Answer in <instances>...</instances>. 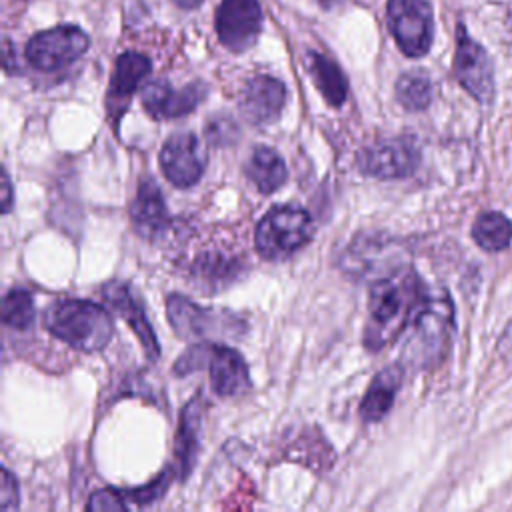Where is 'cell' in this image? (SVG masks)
I'll return each mask as SVG.
<instances>
[{
    "instance_id": "cell-7",
    "label": "cell",
    "mask_w": 512,
    "mask_h": 512,
    "mask_svg": "<svg viewBox=\"0 0 512 512\" xmlns=\"http://www.w3.org/2000/svg\"><path fill=\"white\" fill-rule=\"evenodd\" d=\"M88 36L82 28L64 24L34 34L26 44V60L42 72L64 68L88 50Z\"/></svg>"
},
{
    "instance_id": "cell-14",
    "label": "cell",
    "mask_w": 512,
    "mask_h": 512,
    "mask_svg": "<svg viewBox=\"0 0 512 512\" xmlns=\"http://www.w3.org/2000/svg\"><path fill=\"white\" fill-rule=\"evenodd\" d=\"M150 60L140 52H124L116 58L114 72L110 78L108 94H106V110L110 122H118L130 104L132 94L150 74Z\"/></svg>"
},
{
    "instance_id": "cell-17",
    "label": "cell",
    "mask_w": 512,
    "mask_h": 512,
    "mask_svg": "<svg viewBox=\"0 0 512 512\" xmlns=\"http://www.w3.org/2000/svg\"><path fill=\"white\" fill-rule=\"evenodd\" d=\"M130 218L134 228L146 238L162 234L168 226V210L164 196L158 184L148 176H144L138 184L136 196L130 204Z\"/></svg>"
},
{
    "instance_id": "cell-26",
    "label": "cell",
    "mask_w": 512,
    "mask_h": 512,
    "mask_svg": "<svg viewBox=\"0 0 512 512\" xmlns=\"http://www.w3.org/2000/svg\"><path fill=\"white\" fill-rule=\"evenodd\" d=\"M204 132L214 146H232L240 136L236 122L228 116H214L210 122H206Z\"/></svg>"
},
{
    "instance_id": "cell-22",
    "label": "cell",
    "mask_w": 512,
    "mask_h": 512,
    "mask_svg": "<svg viewBox=\"0 0 512 512\" xmlns=\"http://www.w3.org/2000/svg\"><path fill=\"white\" fill-rule=\"evenodd\" d=\"M472 238L482 250L500 252L512 240V222L502 212H484L472 226Z\"/></svg>"
},
{
    "instance_id": "cell-13",
    "label": "cell",
    "mask_w": 512,
    "mask_h": 512,
    "mask_svg": "<svg viewBox=\"0 0 512 512\" xmlns=\"http://www.w3.org/2000/svg\"><path fill=\"white\" fill-rule=\"evenodd\" d=\"M286 104V88L278 78L258 74L250 78L238 98L240 114L254 126L272 124Z\"/></svg>"
},
{
    "instance_id": "cell-6",
    "label": "cell",
    "mask_w": 512,
    "mask_h": 512,
    "mask_svg": "<svg viewBox=\"0 0 512 512\" xmlns=\"http://www.w3.org/2000/svg\"><path fill=\"white\" fill-rule=\"evenodd\" d=\"M386 18L398 48L406 56L420 58L430 50L434 20L426 0H388Z\"/></svg>"
},
{
    "instance_id": "cell-32",
    "label": "cell",
    "mask_w": 512,
    "mask_h": 512,
    "mask_svg": "<svg viewBox=\"0 0 512 512\" xmlns=\"http://www.w3.org/2000/svg\"><path fill=\"white\" fill-rule=\"evenodd\" d=\"M180 8H196L202 0H174Z\"/></svg>"
},
{
    "instance_id": "cell-18",
    "label": "cell",
    "mask_w": 512,
    "mask_h": 512,
    "mask_svg": "<svg viewBox=\"0 0 512 512\" xmlns=\"http://www.w3.org/2000/svg\"><path fill=\"white\" fill-rule=\"evenodd\" d=\"M204 412H206V404L200 394L190 398V402L180 412L178 432H176V442H174L176 444L174 456H176L182 480L192 472V468L196 464V456L200 450Z\"/></svg>"
},
{
    "instance_id": "cell-8",
    "label": "cell",
    "mask_w": 512,
    "mask_h": 512,
    "mask_svg": "<svg viewBox=\"0 0 512 512\" xmlns=\"http://www.w3.org/2000/svg\"><path fill=\"white\" fill-rule=\"evenodd\" d=\"M454 76L458 84L480 104H488L494 96V70L486 50L468 36L462 24L456 26Z\"/></svg>"
},
{
    "instance_id": "cell-2",
    "label": "cell",
    "mask_w": 512,
    "mask_h": 512,
    "mask_svg": "<svg viewBox=\"0 0 512 512\" xmlns=\"http://www.w3.org/2000/svg\"><path fill=\"white\" fill-rule=\"evenodd\" d=\"M46 330L80 352H98L108 346L114 322L106 308L88 300H60L44 312Z\"/></svg>"
},
{
    "instance_id": "cell-33",
    "label": "cell",
    "mask_w": 512,
    "mask_h": 512,
    "mask_svg": "<svg viewBox=\"0 0 512 512\" xmlns=\"http://www.w3.org/2000/svg\"><path fill=\"white\" fill-rule=\"evenodd\" d=\"M322 6H326V8H330V6H334L338 0H318Z\"/></svg>"
},
{
    "instance_id": "cell-12",
    "label": "cell",
    "mask_w": 512,
    "mask_h": 512,
    "mask_svg": "<svg viewBox=\"0 0 512 512\" xmlns=\"http://www.w3.org/2000/svg\"><path fill=\"white\" fill-rule=\"evenodd\" d=\"M206 96L202 82H190L174 90L166 80H152L142 88V106L156 120H170L190 114Z\"/></svg>"
},
{
    "instance_id": "cell-1",
    "label": "cell",
    "mask_w": 512,
    "mask_h": 512,
    "mask_svg": "<svg viewBox=\"0 0 512 512\" xmlns=\"http://www.w3.org/2000/svg\"><path fill=\"white\" fill-rule=\"evenodd\" d=\"M424 296V284L412 268H396L378 278L368 296L364 346L378 352L394 342L408 328Z\"/></svg>"
},
{
    "instance_id": "cell-29",
    "label": "cell",
    "mask_w": 512,
    "mask_h": 512,
    "mask_svg": "<svg viewBox=\"0 0 512 512\" xmlns=\"http://www.w3.org/2000/svg\"><path fill=\"white\" fill-rule=\"evenodd\" d=\"M0 496H2L0 506H2L4 510L18 508V504H20V498H18V484H16L14 476H12L6 468H2V488H0Z\"/></svg>"
},
{
    "instance_id": "cell-4",
    "label": "cell",
    "mask_w": 512,
    "mask_h": 512,
    "mask_svg": "<svg viewBox=\"0 0 512 512\" xmlns=\"http://www.w3.org/2000/svg\"><path fill=\"white\" fill-rule=\"evenodd\" d=\"M312 236L310 214L296 204L270 208L256 226V250L266 260H282Z\"/></svg>"
},
{
    "instance_id": "cell-10",
    "label": "cell",
    "mask_w": 512,
    "mask_h": 512,
    "mask_svg": "<svg viewBox=\"0 0 512 512\" xmlns=\"http://www.w3.org/2000/svg\"><path fill=\"white\" fill-rule=\"evenodd\" d=\"M208 162V150L198 140V136L190 132H178L166 140L160 150V168L170 184L176 188L194 186Z\"/></svg>"
},
{
    "instance_id": "cell-5",
    "label": "cell",
    "mask_w": 512,
    "mask_h": 512,
    "mask_svg": "<svg viewBox=\"0 0 512 512\" xmlns=\"http://www.w3.org/2000/svg\"><path fill=\"white\" fill-rule=\"evenodd\" d=\"M168 322L180 338H210V336H238L244 332L242 318L202 308L182 294H170L166 300Z\"/></svg>"
},
{
    "instance_id": "cell-15",
    "label": "cell",
    "mask_w": 512,
    "mask_h": 512,
    "mask_svg": "<svg viewBox=\"0 0 512 512\" xmlns=\"http://www.w3.org/2000/svg\"><path fill=\"white\" fill-rule=\"evenodd\" d=\"M102 296L126 320V324H130V328L138 336L146 356L150 360H158L160 344H158V340L154 336V330H152V326H150V322L144 314L142 302L132 292V288L128 284H122V282H110L102 288Z\"/></svg>"
},
{
    "instance_id": "cell-21",
    "label": "cell",
    "mask_w": 512,
    "mask_h": 512,
    "mask_svg": "<svg viewBox=\"0 0 512 512\" xmlns=\"http://www.w3.org/2000/svg\"><path fill=\"white\" fill-rule=\"evenodd\" d=\"M306 66H308V72H310L314 84L322 92L324 100L330 106H342L346 100V94H348V84H346V78H344L340 66L334 60H330L328 56L314 52V50L308 52Z\"/></svg>"
},
{
    "instance_id": "cell-28",
    "label": "cell",
    "mask_w": 512,
    "mask_h": 512,
    "mask_svg": "<svg viewBox=\"0 0 512 512\" xmlns=\"http://www.w3.org/2000/svg\"><path fill=\"white\" fill-rule=\"evenodd\" d=\"M88 510H106V512H116V510H126L124 496L112 488H102L94 492L86 504Z\"/></svg>"
},
{
    "instance_id": "cell-23",
    "label": "cell",
    "mask_w": 512,
    "mask_h": 512,
    "mask_svg": "<svg viewBox=\"0 0 512 512\" xmlns=\"http://www.w3.org/2000/svg\"><path fill=\"white\" fill-rule=\"evenodd\" d=\"M396 98L398 102L412 112L428 108L432 100V84L422 72H406L396 82Z\"/></svg>"
},
{
    "instance_id": "cell-16",
    "label": "cell",
    "mask_w": 512,
    "mask_h": 512,
    "mask_svg": "<svg viewBox=\"0 0 512 512\" xmlns=\"http://www.w3.org/2000/svg\"><path fill=\"white\" fill-rule=\"evenodd\" d=\"M204 368H208L212 390L218 396H236L250 386L248 366L244 358L228 346L208 344Z\"/></svg>"
},
{
    "instance_id": "cell-31",
    "label": "cell",
    "mask_w": 512,
    "mask_h": 512,
    "mask_svg": "<svg viewBox=\"0 0 512 512\" xmlns=\"http://www.w3.org/2000/svg\"><path fill=\"white\" fill-rule=\"evenodd\" d=\"M502 346H504V352L502 354H506V356H512V322H510V326L504 330V334H502Z\"/></svg>"
},
{
    "instance_id": "cell-27",
    "label": "cell",
    "mask_w": 512,
    "mask_h": 512,
    "mask_svg": "<svg viewBox=\"0 0 512 512\" xmlns=\"http://www.w3.org/2000/svg\"><path fill=\"white\" fill-rule=\"evenodd\" d=\"M170 480H172V474H170V470H166L162 476L154 478L150 484L134 488V490H128V498L134 500L136 504H148V502L160 498L166 492Z\"/></svg>"
},
{
    "instance_id": "cell-19",
    "label": "cell",
    "mask_w": 512,
    "mask_h": 512,
    "mask_svg": "<svg viewBox=\"0 0 512 512\" xmlns=\"http://www.w3.org/2000/svg\"><path fill=\"white\" fill-rule=\"evenodd\" d=\"M400 382H402L400 366H388L372 378L358 408L364 422H378L388 414V410L394 404Z\"/></svg>"
},
{
    "instance_id": "cell-9",
    "label": "cell",
    "mask_w": 512,
    "mask_h": 512,
    "mask_svg": "<svg viewBox=\"0 0 512 512\" xmlns=\"http://www.w3.org/2000/svg\"><path fill=\"white\" fill-rule=\"evenodd\" d=\"M420 164V152L412 138L398 136V138H386L376 144H368L358 154V168L360 172L382 178V180H394V178H406L410 176Z\"/></svg>"
},
{
    "instance_id": "cell-11",
    "label": "cell",
    "mask_w": 512,
    "mask_h": 512,
    "mask_svg": "<svg viewBox=\"0 0 512 512\" xmlns=\"http://www.w3.org/2000/svg\"><path fill=\"white\" fill-rule=\"evenodd\" d=\"M262 24L258 0H222L216 8V32L220 42L232 52L248 50Z\"/></svg>"
},
{
    "instance_id": "cell-24",
    "label": "cell",
    "mask_w": 512,
    "mask_h": 512,
    "mask_svg": "<svg viewBox=\"0 0 512 512\" xmlns=\"http://www.w3.org/2000/svg\"><path fill=\"white\" fill-rule=\"evenodd\" d=\"M240 272V260L224 254H202L194 264V274L204 284L222 286L232 282Z\"/></svg>"
},
{
    "instance_id": "cell-20",
    "label": "cell",
    "mask_w": 512,
    "mask_h": 512,
    "mask_svg": "<svg viewBox=\"0 0 512 512\" xmlns=\"http://www.w3.org/2000/svg\"><path fill=\"white\" fill-rule=\"evenodd\" d=\"M244 172L248 176V180L262 192V194H270L274 190H278L280 186H284L286 178H288V168L282 160V156L268 146H258L252 150Z\"/></svg>"
},
{
    "instance_id": "cell-25",
    "label": "cell",
    "mask_w": 512,
    "mask_h": 512,
    "mask_svg": "<svg viewBox=\"0 0 512 512\" xmlns=\"http://www.w3.org/2000/svg\"><path fill=\"white\" fill-rule=\"evenodd\" d=\"M2 320L14 330H28L34 322V300L28 290L12 288L2 298Z\"/></svg>"
},
{
    "instance_id": "cell-3",
    "label": "cell",
    "mask_w": 512,
    "mask_h": 512,
    "mask_svg": "<svg viewBox=\"0 0 512 512\" xmlns=\"http://www.w3.org/2000/svg\"><path fill=\"white\" fill-rule=\"evenodd\" d=\"M404 360L418 368L434 366L450 344L454 330V308L444 292H426L408 324Z\"/></svg>"
},
{
    "instance_id": "cell-30",
    "label": "cell",
    "mask_w": 512,
    "mask_h": 512,
    "mask_svg": "<svg viewBox=\"0 0 512 512\" xmlns=\"http://www.w3.org/2000/svg\"><path fill=\"white\" fill-rule=\"evenodd\" d=\"M10 206H12V186H10V176L4 170V176H2V210L10 212Z\"/></svg>"
}]
</instances>
